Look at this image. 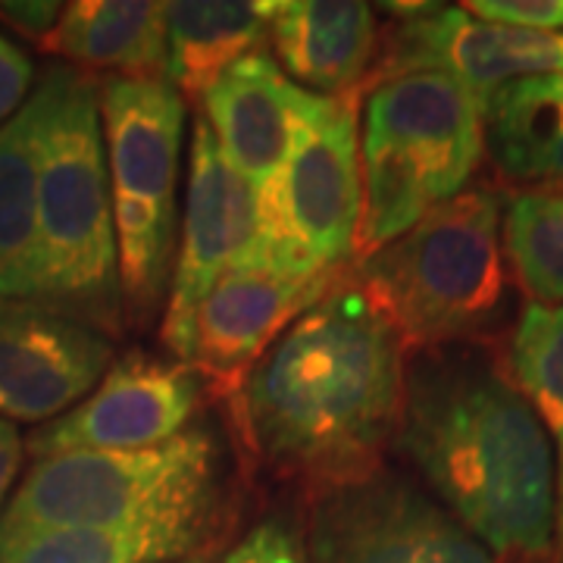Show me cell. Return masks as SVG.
Returning <instances> with one entry per match:
<instances>
[{
    "mask_svg": "<svg viewBox=\"0 0 563 563\" xmlns=\"http://www.w3.org/2000/svg\"><path fill=\"white\" fill-rule=\"evenodd\" d=\"M404 357L395 325L342 269L244 379V439L269 470L320 492L379 473L401 426Z\"/></svg>",
    "mask_w": 563,
    "mask_h": 563,
    "instance_id": "cell-1",
    "label": "cell"
},
{
    "mask_svg": "<svg viewBox=\"0 0 563 563\" xmlns=\"http://www.w3.org/2000/svg\"><path fill=\"white\" fill-rule=\"evenodd\" d=\"M398 444L495 561L563 563L551 439L488 351L444 344L417 354Z\"/></svg>",
    "mask_w": 563,
    "mask_h": 563,
    "instance_id": "cell-2",
    "label": "cell"
},
{
    "mask_svg": "<svg viewBox=\"0 0 563 563\" xmlns=\"http://www.w3.org/2000/svg\"><path fill=\"white\" fill-rule=\"evenodd\" d=\"M38 107V303L73 320L120 329V251L103 154L98 81L51 66Z\"/></svg>",
    "mask_w": 563,
    "mask_h": 563,
    "instance_id": "cell-3",
    "label": "cell"
},
{
    "mask_svg": "<svg viewBox=\"0 0 563 563\" xmlns=\"http://www.w3.org/2000/svg\"><path fill=\"white\" fill-rule=\"evenodd\" d=\"M351 276L395 325L407 351L463 344L498 320L507 295L501 198L463 188Z\"/></svg>",
    "mask_w": 563,
    "mask_h": 563,
    "instance_id": "cell-4",
    "label": "cell"
},
{
    "mask_svg": "<svg viewBox=\"0 0 563 563\" xmlns=\"http://www.w3.org/2000/svg\"><path fill=\"white\" fill-rule=\"evenodd\" d=\"M122 298L147 320L163 298L176 242L185 98L166 79L98 81Z\"/></svg>",
    "mask_w": 563,
    "mask_h": 563,
    "instance_id": "cell-5",
    "label": "cell"
},
{
    "mask_svg": "<svg viewBox=\"0 0 563 563\" xmlns=\"http://www.w3.org/2000/svg\"><path fill=\"white\" fill-rule=\"evenodd\" d=\"M217 442L181 432L141 451H69L38 461L0 514V532L129 526L217 507Z\"/></svg>",
    "mask_w": 563,
    "mask_h": 563,
    "instance_id": "cell-6",
    "label": "cell"
},
{
    "mask_svg": "<svg viewBox=\"0 0 563 563\" xmlns=\"http://www.w3.org/2000/svg\"><path fill=\"white\" fill-rule=\"evenodd\" d=\"M361 91L325 98L257 191V261L303 279L339 276L351 263L361 217Z\"/></svg>",
    "mask_w": 563,
    "mask_h": 563,
    "instance_id": "cell-7",
    "label": "cell"
},
{
    "mask_svg": "<svg viewBox=\"0 0 563 563\" xmlns=\"http://www.w3.org/2000/svg\"><path fill=\"white\" fill-rule=\"evenodd\" d=\"M310 561L498 563L444 507L383 470L317 495L310 517Z\"/></svg>",
    "mask_w": 563,
    "mask_h": 563,
    "instance_id": "cell-8",
    "label": "cell"
},
{
    "mask_svg": "<svg viewBox=\"0 0 563 563\" xmlns=\"http://www.w3.org/2000/svg\"><path fill=\"white\" fill-rule=\"evenodd\" d=\"M398 25L385 35L369 85L417 69H442L479 101L520 79L563 73V35L488 22L463 7H388Z\"/></svg>",
    "mask_w": 563,
    "mask_h": 563,
    "instance_id": "cell-9",
    "label": "cell"
},
{
    "mask_svg": "<svg viewBox=\"0 0 563 563\" xmlns=\"http://www.w3.org/2000/svg\"><path fill=\"white\" fill-rule=\"evenodd\" d=\"M257 191L232 169L213 129L198 117L179 257L173 261L163 317V342L181 363H188L191 322L201 301L229 269L257 261Z\"/></svg>",
    "mask_w": 563,
    "mask_h": 563,
    "instance_id": "cell-10",
    "label": "cell"
},
{
    "mask_svg": "<svg viewBox=\"0 0 563 563\" xmlns=\"http://www.w3.org/2000/svg\"><path fill=\"white\" fill-rule=\"evenodd\" d=\"M201 404L198 373L181 361L132 351L60 420L32 432L29 451L44 461L69 451H141L181 435Z\"/></svg>",
    "mask_w": 563,
    "mask_h": 563,
    "instance_id": "cell-11",
    "label": "cell"
},
{
    "mask_svg": "<svg viewBox=\"0 0 563 563\" xmlns=\"http://www.w3.org/2000/svg\"><path fill=\"white\" fill-rule=\"evenodd\" d=\"M113 366L101 329L35 301H0V413L38 422L69 413Z\"/></svg>",
    "mask_w": 563,
    "mask_h": 563,
    "instance_id": "cell-12",
    "label": "cell"
},
{
    "mask_svg": "<svg viewBox=\"0 0 563 563\" xmlns=\"http://www.w3.org/2000/svg\"><path fill=\"white\" fill-rule=\"evenodd\" d=\"M363 117V139L404 151L420 166L435 203L461 195L483 163V107L442 69H417L373 85Z\"/></svg>",
    "mask_w": 563,
    "mask_h": 563,
    "instance_id": "cell-13",
    "label": "cell"
},
{
    "mask_svg": "<svg viewBox=\"0 0 563 563\" xmlns=\"http://www.w3.org/2000/svg\"><path fill=\"white\" fill-rule=\"evenodd\" d=\"M335 282L303 279L266 261L229 269L191 322L188 366L225 398L242 391L269 344Z\"/></svg>",
    "mask_w": 563,
    "mask_h": 563,
    "instance_id": "cell-14",
    "label": "cell"
},
{
    "mask_svg": "<svg viewBox=\"0 0 563 563\" xmlns=\"http://www.w3.org/2000/svg\"><path fill=\"white\" fill-rule=\"evenodd\" d=\"M325 95L288 79L266 51L229 66L201 98V117L213 129L225 161L263 191L288 161L291 144Z\"/></svg>",
    "mask_w": 563,
    "mask_h": 563,
    "instance_id": "cell-15",
    "label": "cell"
},
{
    "mask_svg": "<svg viewBox=\"0 0 563 563\" xmlns=\"http://www.w3.org/2000/svg\"><path fill=\"white\" fill-rule=\"evenodd\" d=\"M269 38L285 76L325 98L361 91L379 47L376 13L357 0H288L276 3Z\"/></svg>",
    "mask_w": 563,
    "mask_h": 563,
    "instance_id": "cell-16",
    "label": "cell"
},
{
    "mask_svg": "<svg viewBox=\"0 0 563 563\" xmlns=\"http://www.w3.org/2000/svg\"><path fill=\"white\" fill-rule=\"evenodd\" d=\"M217 507L176 510L129 526L0 532V563H169L195 558Z\"/></svg>",
    "mask_w": 563,
    "mask_h": 563,
    "instance_id": "cell-17",
    "label": "cell"
},
{
    "mask_svg": "<svg viewBox=\"0 0 563 563\" xmlns=\"http://www.w3.org/2000/svg\"><path fill=\"white\" fill-rule=\"evenodd\" d=\"M276 3L269 0H176L166 3V81L188 98L229 66L261 54Z\"/></svg>",
    "mask_w": 563,
    "mask_h": 563,
    "instance_id": "cell-18",
    "label": "cell"
},
{
    "mask_svg": "<svg viewBox=\"0 0 563 563\" xmlns=\"http://www.w3.org/2000/svg\"><path fill=\"white\" fill-rule=\"evenodd\" d=\"M66 60L117 69L129 79H166V3L76 0L41 41Z\"/></svg>",
    "mask_w": 563,
    "mask_h": 563,
    "instance_id": "cell-19",
    "label": "cell"
},
{
    "mask_svg": "<svg viewBox=\"0 0 563 563\" xmlns=\"http://www.w3.org/2000/svg\"><path fill=\"white\" fill-rule=\"evenodd\" d=\"M485 147L507 179L563 188V73L501 88L483 107Z\"/></svg>",
    "mask_w": 563,
    "mask_h": 563,
    "instance_id": "cell-20",
    "label": "cell"
},
{
    "mask_svg": "<svg viewBox=\"0 0 563 563\" xmlns=\"http://www.w3.org/2000/svg\"><path fill=\"white\" fill-rule=\"evenodd\" d=\"M38 107L0 125V301L38 303Z\"/></svg>",
    "mask_w": 563,
    "mask_h": 563,
    "instance_id": "cell-21",
    "label": "cell"
},
{
    "mask_svg": "<svg viewBox=\"0 0 563 563\" xmlns=\"http://www.w3.org/2000/svg\"><path fill=\"white\" fill-rule=\"evenodd\" d=\"M432 207L417 163L385 141L361 139V217L347 266H361L398 242Z\"/></svg>",
    "mask_w": 563,
    "mask_h": 563,
    "instance_id": "cell-22",
    "label": "cell"
},
{
    "mask_svg": "<svg viewBox=\"0 0 563 563\" xmlns=\"http://www.w3.org/2000/svg\"><path fill=\"white\" fill-rule=\"evenodd\" d=\"M501 247L529 303H563V188H523L501 210Z\"/></svg>",
    "mask_w": 563,
    "mask_h": 563,
    "instance_id": "cell-23",
    "label": "cell"
},
{
    "mask_svg": "<svg viewBox=\"0 0 563 563\" xmlns=\"http://www.w3.org/2000/svg\"><path fill=\"white\" fill-rule=\"evenodd\" d=\"M510 379L558 448V544L563 558V303H526L510 339Z\"/></svg>",
    "mask_w": 563,
    "mask_h": 563,
    "instance_id": "cell-24",
    "label": "cell"
},
{
    "mask_svg": "<svg viewBox=\"0 0 563 563\" xmlns=\"http://www.w3.org/2000/svg\"><path fill=\"white\" fill-rule=\"evenodd\" d=\"M463 10L479 20L551 32V35L554 29H563V0H473Z\"/></svg>",
    "mask_w": 563,
    "mask_h": 563,
    "instance_id": "cell-25",
    "label": "cell"
},
{
    "mask_svg": "<svg viewBox=\"0 0 563 563\" xmlns=\"http://www.w3.org/2000/svg\"><path fill=\"white\" fill-rule=\"evenodd\" d=\"M222 563H303L301 542L279 520L254 526L242 542L235 544Z\"/></svg>",
    "mask_w": 563,
    "mask_h": 563,
    "instance_id": "cell-26",
    "label": "cell"
},
{
    "mask_svg": "<svg viewBox=\"0 0 563 563\" xmlns=\"http://www.w3.org/2000/svg\"><path fill=\"white\" fill-rule=\"evenodd\" d=\"M35 79V63L16 41L0 35V125L25 107V95Z\"/></svg>",
    "mask_w": 563,
    "mask_h": 563,
    "instance_id": "cell-27",
    "label": "cell"
},
{
    "mask_svg": "<svg viewBox=\"0 0 563 563\" xmlns=\"http://www.w3.org/2000/svg\"><path fill=\"white\" fill-rule=\"evenodd\" d=\"M60 3H0V20H7L16 32L44 41L60 20Z\"/></svg>",
    "mask_w": 563,
    "mask_h": 563,
    "instance_id": "cell-28",
    "label": "cell"
},
{
    "mask_svg": "<svg viewBox=\"0 0 563 563\" xmlns=\"http://www.w3.org/2000/svg\"><path fill=\"white\" fill-rule=\"evenodd\" d=\"M22 463V439L16 426L0 417V507L7 501V492L16 479Z\"/></svg>",
    "mask_w": 563,
    "mask_h": 563,
    "instance_id": "cell-29",
    "label": "cell"
},
{
    "mask_svg": "<svg viewBox=\"0 0 563 563\" xmlns=\"http://www.w3.org/2000/svg\"><path fill=\"white\" fill-rule=\"evenodd\" d=\"M179 563H210V558H207V554H195V558H185V561Z\"/></svg>",
    "mask_w": 563,
    "mask_h": 563,
    "instance_id": "cell-30",
    "label": "cell"
}]
</instances>
